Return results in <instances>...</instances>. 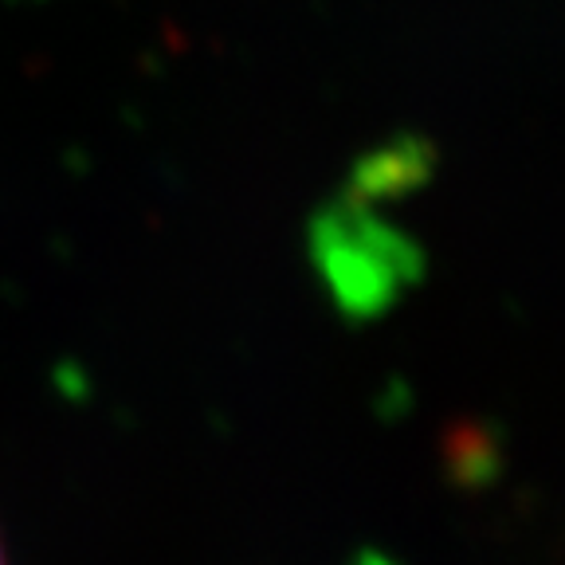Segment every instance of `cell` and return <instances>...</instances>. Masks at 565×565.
I'll return each instance as SVG.
<instances>
[{
    "label": "cell",
    "mask_w": 565,
    "mask_h": 565,
    "mask_svg": "<svg viewBox=\"0 0 565 565\" xmlns=\"http://www.w3.org/2000/svg\"><path fill=\"white\" fill-rule=\"evenodd\" d=\"M0 565H9V562H4V546H0Z\"/></svg>",
    "instance_id": "obj_1"
}]
</instances>
